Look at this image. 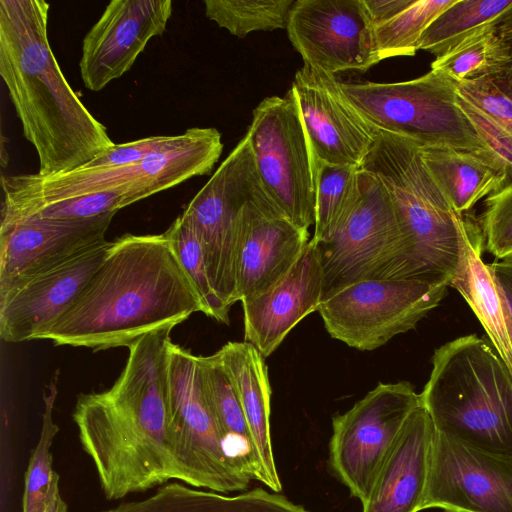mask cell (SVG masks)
Instances as JSON below:
<instances>
[{"instance_id": "cell-13", "label": "cell", "mask_w": 512, "mask_h": 512, "mask_svg": "<svg viewBox=\"0 0 512 512\" xmlns=\"http://www.w3.org/2000/svg\"><path fill=\"white\" fill-rule=\"evenodd\" d=\"M286 30L303 62L329 74L365 72L379 63L364 0H294Z\"/></svg>"}, {"instance_id": "cell-32", "label": "cell", "mask_w": 512, "mask_h": 512, "mask_svg": "<svg viewBox=\"0 0 512 512\" xmlns=\"http://www.w3.org/2000/svg\"><path fill=\"white\" fill-rule=\"evenodd\" d=\"M182 267L195 286L204 314L218 322L229 324V311L215 294L209 281L204 254L197 233L182 213L165 231Z\"/></svg>"}, {"instance_id": "cell-27", "label": "cell", "mask_w": 512, "mask_h": 512, "mask_svg": "<svg viewBox=\"0 0 512 512\" xmlns=\"http://www.w3.org/2000/svg\"><path fill=\"white\" fill-rule=\"evenodd\" d=\"M361 193L360 167L317 160L314 243L328 241L344 225Z\"/></svg>"}, {"instance_id": "cell-38", "label": "cell", "mask_w": 512, "mask_h": 512, "mask_svg": "<svg viewBox=\"0 0 512 512\" xmlns=\"http://www.w3.org/2000/svg\"><path fill=\"white\" fill-rule=\"evenodd\" d=\"M510 312L512 321V256L489 264Z\"/></svg>"}, {"instance_id": "cell-29", "label": "cell", "mask_w": 512, "mask_h": 512, "mask_svg": "<svg viewBox=\"0 0 512 512\" xmlns=\"http://www.w3.org/2000/svg\"><path fill=\"white\" fill-rule=\"evenodd\" d=\"M58 376L59 371H56L43 393L42 427L25 475L22 512H45L57 474L52 468V445L59 431L58 425L53 420L58 393Z\"/></svg>"}, {"instance_id": "cell-36", "label": "cell", "mask_w": 512, "mask_h": 512, "mask_svg": "<svg viewBox=\"0 0 512 512\" xmlns=\"http://www.w3.org/2000/svg\"><path fill=\"white\" fill-rule=\"evenodd\" d=\"M457 101L482 142L504 168L508 183L512 182V133L461 98L459 94Z\"/></svg>"}, {"instance_id": "cell-1", "label": "cell", "mask_w": 512, "mask_h": 512, "mask_svg": "<svg viewBox=\"0 0 512 512\" xmlns=\"http://www.w3.org/2000/svg\"><path fill=\"white\" fill-rule=\"evenodd\" d=\"M195 312H204L201 299L167 234H125L40 339L93 351L129 348Z\"/></svg>"}, {"instance_id": "cell-18", "label": "cell", "mask_w": 512, "mask_h": 512, "mask_svg": "<svg viewBox=\"0 0 512 512\" xmlns=\"http://www.w3.org/2000/svg\"><path fill=\"white\" fill-rule=\"evenodd\" d=\"M308 229L284 217L265 194L241 216L236 293L242 304L266 293L293 268L310 242Z\"/></svg>"}, {"instance_id": "cell-19", "label": "cell", "mask_w": 512, "mask_h": 512, "mask_svg": "<svg viewBox=\"0 0 512 512\" xmlns=\"http://www.w3.org/2000/svg\"><path fill=\"white\" fill-rule=\"evenodd\" d=\"M115 214L74 220L32 217L0 224V291L105 241Z\"/></svg>"}, {"instance_id": "cell-25", "label": "cell", "mask_w": 512, "mask_h": 512, "mask_svg": "<svg viewBox=\"0 0 512 512\" xmlns=\"http://www.w3.org/2000/svg\"><path fill=\"white\" fill-rule=\"evenodd\" d=\"M202 387L222 433L230 458L255 479V454L246 419L233 383L217 352L197 356Z\"/></svg>"}, {"instance_id": "cell-8", "label": "cell", "mask_w": 512, "mask_h": 512, "mask_svg": "<svg viewBox=\"0 0 512 512\" xmlns=\"http://www.w3.org/2000/svg\"><path fill=\"white\" fill-rule=\"evenodd\" d=\"M265 193L295 225H314L317 159L290 88L264 98L246 132Z\"/></svg>"}, {"instance_id": "cell-22", "label": "cell", "mask_w": 512, "mask_h": 512, "mask_svg": "<svg viewBox=\"0 0 512 512\" xmlns=\"http://www.w3.org/2000/svg\"><path fill=\"white\" fill-rule=\"evenodd\" d=\"M217 354L241 404L255 454V480L280 492L270 433L271 388L267 366L259 350L247 341L228 342Z\"/></svg>"}, {"instance_id": "cell-3", "label": "cell", "mask_w": 512, "mask_h": 512, "mask_svg": "<svg viewBox=\"0 0 512 512\" xmlns=\"http://www.w3.org/2000/svg\"><path fill=\"white\" fill-rule=\"evenodd\" d=\"M361 169L388 190L406 240L402 257L378 279H416L449 286L460 261L458 214L436 185L413 140L378 130Z\"/></svg>"}, {"instance_id": "cell-33", "label": "cell", "mask_w": 512, "mask_h": 512, "mask_svg": "<svg viewBox=\"0 0 512 512\" xmlns=\"http://www.w3.org/2000/svg\"><path fill=\"white\" fill-rule=\"evenodd\" d=\"M458 94L512 133V83L506 69L457 83Z\"/></svg>"}, {"instance_id": "cell-20", "label": "cell", "mask_w": 512, "mask_h": 512, "mask_svg": "<svg viewBox=\"0 0 512 512\" xmlns=\"http://www.w3.org/2000/svg\"><path fill=\"white\" fill-rule=\"evenodd\" d=\"M323 274L310 239L290 272L266 293L242 304L245 341L270 356L289 332L322 302Z\"/></svg>"}, {"instance_id": "cell-31", "label": "cell", "mask_w": 512, "mask_h": 512, "mask_svg": "<svg viewBox=\"0 0 512 512\" xmlns=\"http://www.w3.org/2000/svg\"><path fill=\"white\" fill-rule=\"evenodd\" d=\"M294 0H204L205 15L230 34L286 29Z\"/></svg>"}, {"instance_id": "cell-39", "label": "cell", "mask_w": 512, "mask_h": 512, "mask_svg": "<svg viewBox=\"0 0 512 512\" xmlns=\"http://www.w3.org/2000/svg\"><path fill=\"white\" fill-rule=\"evenodd\" d=\"M45 512H69L68 506L60 494L58 473L54 478L50 498Z\"/></svg>"}, {"instance_id": "cell-21", "label": "cell", "mask_w": 512, "mask_h": 512, "mask_svg": "<svg viewBox=\"0 0 512 512\" xmlns=\"http://www.w3.org/2000/svg\"><path fill=\"white\" fill-rule=\"evenodd\" d=\"M435 428L419 405L383 462L362 512H419L427 486Z\"/></svg>"}, {"instance_id": "cell-26", "label": "cell", "mask_w": 512, "mask_h": 512, "mask_svg": "<svg viewBox=\"0 0 512 512\" xmlns=\"http://www.w3.org/2000/svg\"><path fill=\"white\" fill-rule=\"evenodd\" d=\"M512 28V0H456L423 32L419 50L439 58L488 29Z\"/></svg>"}, {"instance_id": "cell-11", "label": "cell", "mask_w": 512, "mask_h": 512, "mask_svg": "<svg viewBox=\"0 0 512 512\" xmlns=\"http://www.w3.org/2000/svg\"><path fill=\"white\" fill-rule=\"evenodd\" d=\"M359 200L344 225L316 245L323 274L322 301L366 279L381 278L404 254L406 240L393 200L360 168Z\"/></svg>"}, {"instance_id": "cell-24", "label": "cell", "mask_w": 512, "mask_h": 512, "mask_svg": "<svg viewBox=\"0 0 512 512\" xmlns=\"http://www.w3.org/2000/svg\"><path fill=\"white\" fill-rule=\"evenodd\" d=\"M420 150L433 180L458 214L468 213L480 199L508 183L503 167L489 155L444 146Z\"/></svg>"}, {"instance_id": "cell-23", "label": "cell", "mask_w": 512, "mask_h": 512, "mask_svg": "<svg viewBox=\"0 0 512 512\" xmlns=\"http://www.w3.org/2000/svg\"><path fill=\"white\" fill-rule=\"evenodd\" d=\"M483 248L479 220L470 214L461 230L460 261L449 286L468 303L512 376L510 312L490 265L482 260Z\"/></svg>"}, {"instance_id": "cell-6", "label": "cell", "mask_w": 512, "mask_h": 512, "mask_svg": "<svg viewBox=\"0 0 512 512\" xmlns=\"http://www.w3.org/2000/svg\"><path fill=\"white\" fill-rule=\"evenodd\" d=\"M222 151V136L217 129L195 127L186 143L139 162L111 167L83 166L47 176L38 173L2 176L1 211L108 193L136 184L148 185L157 194L192 177L211 173Z\"/></svg>"}, {"instance_id": "cell-28", "label": "cell", "mask_w": 512, "mask_h": 512, "mask_svg": "<svg viewBox=\"0 0 512 512\" xmlns=\"http://www.w3.org/2000/svg\"><path fill=\"white\" fill-rule=\"evenodd\" d=\"M509 58L510 46L503 31L488 29L435 58L431 69L460 83L505 70Z\"/></svg>"}, {"instance_id": "cell-37", "label": "cell", "mask_w": 512, "mask_h": 512, "mask_svg": "<svg viewBox=\"0 0 512 512\" xmlns=\"http://www.w3.org/2000/svg\"><path fill=\"white\" fill-rule=\"evenodd\" d=\"M413 0H364L374 26L408 7Z\"/></svg>"}, {"instance_id": "cell-35", "label": "cell", "mask_w": 512, "mask_h": 512, "mask_svg": "<svg viewBox=\"0 0 512 512\" xmlns=\"http://www.w3.org/2000/svg\"><path fill=\"white\" fill-rule=\"evenodd\" d=\"M194 128L172 136H150L135 141L115 144L88 162L84 167H111L142 161L143 159L186 143L193 135ZM83 167V166H82Z\"/></svg>"}, {"instance_id": "cell-17", "label": "cell", "mask_w": 512, "mask_h": 512, "mask_svg": "<svg viewBox=\"0 0 512 512\" xmlns=\"http://www.w3.org/2000/svg\"><path fill=\"white\" fill-rule=\"evenodd\" d=\"M171 14V0L109 2L82 41L85 87L100 91L129 71L149 40L165 32Z\"/></svg>"}, {"instance_id": "cell-34", "label": "cell", "mask_w": 512, "mask_h": 512, "mask_svg": "<svg viewBox=\"0 0 512 512\" xmlns=\"http://www.w3.org/2000/svg\"><path fill=\"white\" fill-rule=\"evenodd\" d=\"M484 248L496 260L512 256V182L490 194L479 219Z\"/></svg>"}, {"instance_id": "cell-7", "label": "cell", "mask_w": 512, "mask_h": 512, "mask_svg": "<svg viewBox=\"0 0 512 512\" xmlns=\"http://www.w3.org/2000/svg\"><path fill=\"white\" fill-rule=\"evenodd\" d=\"M340 85L351 105L377 130L409 138L420 147H451L494 158L458 105L457 82L442 72L431 69L402 82Z\"/></svg>"}, {"instance_id": "cell-14", "label": "cell", "mask_w": 512, "mask_h": 512, "mask_svg": "<svg viewBox=\"0 0 512 512\" xmlns=\"http://www.w3.org/2000/svg\"><path fill=\"white\" fill-rule=\"evenodd\" d=\"M512 512V456L495 455L435 430L422 510Z\"/></svg>"}, {"instance_id": "cell-9", "label": "cell", "mask_w": 512, "mask_h": 512, "mask_svg": "<svg viewBox=\"0 0 512 512\" xmlns=\"http://www.w3.org/2000/svg\"><path fill=\"white\" fill-rule=\"evenodd\" d=\"M168 380L169 429L183 483L225 494L245 490L252 479L227 453L202 387L197 355L173 342Z\"/></svg>"}, {"instance_id": "cell-5", "label": "cell", "mask_w": 512, "mask_h": 512, "mask_svg": "<svg viewBox=\"0 0 512 512\" xmlns=\"http://www.w3.org/2000/svg\"><path fill=\"white\" fill-rule=\"evenodd\" d=\"M72 418L107 500L183 482L169 426L120 411L101 392L78 395Z\"/></svg>"}, {"instance_id": "cell-12", "label": "cell", "mask_w": 512, "mask_h": 512, "mask_svg": "<svg viewBox=\"0 0 512 512\" xmlns=\"http://www.w3.org/2000/svg\"><path fill=\"white\" fill-rule=\"evenodd\" d=\"M420 397L406 381L379 383L332 418L329 466L351 495L364 503L376 476Z\"/></svg>"}, {"instance_id": "cell-15", "label": "cell", "mask_w": 512, "mask_h": 512, "mask_svg": "<svg viewBox=\"0 0 512 512\" xmlns=\"http://www.w3.org/2000/svg\"><path fill=\"white\" fill-rule=\"evenodd\" d=\"M111 243L105 240L90 246L0 291L2 340H39L77 298Z\"/></svg>"}, {"instance_id": "cell-40", "label": "cell", "mask_w": 512, "mask_h": 512, "mask_svg": "<svg viewBox=\"0 0 512 512\" xmlns=\"http://www.w3.org/2000/svg\"><path fill=\"white\" fill-rule=\"evenodd\" d=\"M503 34L510 46V58H509V63L506 68V74H507L510 82L512 83V28L503 32Z\"/></svg>"}, {"instance_id": "cell-10", "label": "cell", "mask_w": 512, "mask_h": 512, "mask_svg": "<svg viewBox=\"0 0 512 512\" xmlns=\"http://www.w3.org/2000/svg\"><path fill=\"white\" fill-rule=\"evenodd\" d=\"M448 287L416 279H366L322 301L318 312L332 338L369 351L415 328Z\"/></svg>"}, {"instance_id": "cell-4", "label": "cell", "mask_w": 512, "mask_h": 512, "mask_svg": "<svg viewBox=\"0 0 512 512\" xmlns=\"http://www.w3.org/2000/svg\"><path fill=\"white\" fill-rule=\"evenodd\" d=\"M419 394L437 432L478 450L512 456V376L477 335L435 350Z\"/></svg>"}, {"instance_id": "cell-16", "label": "cell", "mask_w": 512, "mask_h": 512, "mask_svg": "<svg viewBox=\"0 0 512 512\" xmlns=\"http://www.w3.org/2000/svg\"><path fill=\"white\" fill-rule=\"evenodd\" d=\"M340 84L335 75L304 63L291 89L316 159L360 167L378 130L351 105Z\"/></svg>"}, {"instance_id": "cell-2", "label": "cell", "mask_w": 512, "mask_h": 512, "mask_svg": "<svg viewBox=\"0 0 512 512\" xmlns=\"http://www.w3.org/2000/svg\"><path fill=\"white\" fill-rule=\"evenodd\" d=\"M49 9L44 0H0V75L42 176L75 170L115 145L59 67Z\"/></svg>"}, {"instance_id": "cell-30", "label": "cell", "mask_w": 512, "mask_h": 512, "mask_svg": "<svg viewBox=\"0 0 512 512\" xmlns=\"http://www.w3.org/2000/svg\"><path fill=\"white\" fill-rule=\"evenodd\" d=\"M456 0H413L391 18L374 26L378 61L413 56L430 23Z\"/></svg>"}]
</instances>
